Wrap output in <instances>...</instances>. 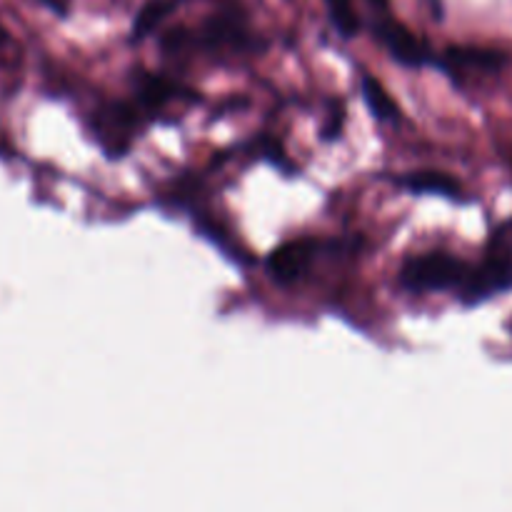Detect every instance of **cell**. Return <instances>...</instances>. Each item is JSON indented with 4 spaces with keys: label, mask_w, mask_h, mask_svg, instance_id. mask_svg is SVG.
I'll list each match as a JSON object with an SVG mask.
<instances>
[{
    "label": "cell",
    "mask_w": 512,
    "mask_h": 512,
    "mask_svg": "<svg viewBox=\"0 0 512 512\" xmlns=\"http://www.w3.org/2000/svg\"><path fill=\"white\" fill-rule=\"evenodd\" d=\"M143 110L135 103H108L95 110V138L108 155H123L133 145L135 133L145 125Z\"/></svg>",
    "instance_id": "obj_5"
},
{
    "label": "cell",
    "mask_w": 512,
    "mask_h": 512,
    "mask_svg": "<svg viewBox=\"0 0 512 512\" xmlns=\"http://www.w3.org/2000/svg\"><path fill=\"white\" fill-rule=\"evenodd\" d=\"M360 90H363V98L365 103H368L370 113H373L380 123H393V125L398 123L400 120L398 103L390 98L388 90L383 88V83H380L378 78L363 73V78H360Z\"/></svg>",
    "instance_id": "obj_9"
},
{
    "label": "cell",
    "mask_w": 512,
    "mask_h": 512,
    "mask_svg": "<svg viewBox=\"0 0 512 512\" xmlns=\"http://www.w3.org/2000/svg\"><path fill=\"white\" fill-rule=\"evenodd\" d=\"M325 8H328L330 23L338 30L340 38L350 40L363 33V23H360V15L355 10L353 0H325Z\"/></svg>",
    "instance_id": "obj_11"
},
{
    "label": "cell",
    "mask_w": 512,
    "mask_h": 512,
    "mask_svg": "<svg viewBox=\"0 0 512 512\" xmlns=\"http://www.w3.org/2000/svg\"><path fill=\"white\" fill-rule=\"evenodd\" d=\"M343 248L340 240L333 238H295L288 243L278 245L273 253L265 258V270H268L270 280L283 288L298 285L310 278L313 265L318 263L323 255L338 253Z\"/></svg>",
    "instance_id": "obj_3"
},
{
    "label": "cell",
    "mask_w": 512,
    "mask_h": 512,
    "mask_svg": "<svg viewBox=\"0 0 512 512\" xmlns=\"http://www.w3.org/2000/svg\"><path fill=\"white\" fill-rule=\"evenodd\" d=\"M380 45L390 53L395 63L405 65V68H425V65H438V55L435 50L425 43L423 38L413 33L408 25L400 23L393 13L383 15L378 23L370 25L368 30Z\"/></svg>",
    "instance_id": "obj_4"
},
{
    "label": "cell",
    "mask_w": 512,
    "mask_h": 512,
    "mask_svg": "<svg viewBox=\"0 0 512 512\" xmlns=\"http://www.w3.org/2000/svg\"><path fill=\"white\" fill-rule=\"evenodd\" d=\"M443 70L450 75L468 73V70H483V73H495L505 65V55L498 50H480V48H450L445 60H438Z\"/></svg>",
    "instance_id": "obj_7"
},
{
    "label": "cell",
    "mask_w": 512,
    "mask_h": 512,
    "mask_svg": "<svg viewBox=\"0 0 512 512\" xmlns=\"http://www.w3.org/2000/svg\"><path fill=\"white\" fill-rule=\"evenodd\" d=\"M393 183L398 188L410 190V193H435L445 195V198H460V193H463L458 180L438 173V170H418V173L400 175V178H393Z\"/></svg>",
    "instance_id": "obj_8"
},
{
    "label": "cell",
    "mask_w": 512,
    "mask_h": 512,
    "mask_svg": "<svg viewBox=\"0 0 512 512\" xmlns=\"http://www.w3.org/2000/svg\"><path fill=\"white\" fill-rule=\"evenodd\" d=\"M178 100H193V90L180 88L175 80L165 78V75H150L140 73L135 78V100L133 103L143 110L145 118H155V115L163 113L165 108H170Z\"/></svg>",
    "instance_id": "obj_6"
},
{
    "label": "cell",
    "mask_w": 512,
    "mask_h": 512,
    "mask_svg": "<svg viewBox=\"0 0 512 512\" xmlns=\"http://www.w3.org/2000/svg\"><path fill=\"white\" fill-rule=\"evenodd\" d=\"M473 265L445 250L410 255L398 275L400 288L413 295L425 293H463Z\"/></svg>",
    "instance_id": "obj_2"
},
{
    "label": "cell",
    "mask_w": 512,
    "mask_h": 512,
    "mask_svg": "<svg viewBox=\"0 0 512 512\" xmlns=\"http://www.w3.org/2000/svg\"><path fill=\"white\" fill-rule=\"evenodd\" d=\"M35 3H40L43 8H48L50 13L60 15L63 18L65 13H68V0H35Z\"/></svg>",
    "instance_id": "obj_12"
},
{
    "label": "cell",
    "mask_w": 512,
    "mask_h": 512,
    "mask_svg": "<svg viewBox=\"0 0 512 512\" xmlns=\"http://www.w3.org/2000/svg\"><path fill=\"white\" fill-rule=\"evenodd\" d=\"M178 5L180 0H148L133 23V40H143L155 33L178 10Z\"/></svg>",
    "instance_id": "obj_10"
},
{
    "label": "cell",
    "mask_w": 512,
    "mask_h": 512,
    "mask_svg": "<svg viewBox=\"0 0 512 512\" xmlns=\"http://www.w3.org/2000/svg\"><path fill=\"white\" fill-rule=\"evenodd\" d=\"M160 48L168 55L205 53V55H238L263 48L253 30L248 28L243 10L230 0L225 10H215L198 25H175L160 38Z\"/></svg>",
    "instance_id": "obj_1"
}]
</instances>
